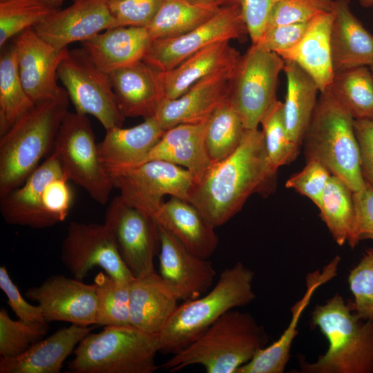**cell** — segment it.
Here are the masks:
<instances>
[{"label": "cell", "instance_id": "36", "mask_svg": "<svg viewBox=\"0 0 373 373\" xmlns=\"http://www.w3.org/2000/svg\"><path fill=\"white\" fill-rule=\"evenodd\" d=\"M317 207L334 241L339 246L347 242L354 222L351 189L341 179L332 175Z\"/></svg>", "mask_w": 373, "mask_h": 373}, {"label": "cell", "instance_id": "18", "mask_svg": "<svg viewBox=\"0 0 373 373\" xmlns=\"http://www.w3.org/2000/svg\"><path fill=\"white\" fill-rule=\"evenodd\" d=\"M115 27L107 3L103 0H77L57 10L33 27L37 35L57 50L86 41Z\"/></svg>", "mask_w": 373, "mask_h": 373}, {"label": "cell", "instance_id": "28", "mask_svg": "<svg viewBox=\"0 0 373 373\" xmlns=\"http://www.w3.org/2000/svg\"><path fill=\"white\" fill-rule=\"evenodd\" d=\"M330 44L334 73L373 61V35L352 12L350 0H334Z\"/></svg>", "mask_w": 373, "mask_h": 373}, {"label": "cell", "instance_id": "47", "mask_svg": "<svg viewBox=\"0 0 373 373\" xmlns=\"http://www.w3.org/2000/svg\"><path fill=\"white\" fill-rule=\"evenodd\" d=\"M309 22L285 24L271 28L264 32L255 44L258 47L279 56L293 48L304 36Z\"/></svg>", "mask_w": 373, "mask_h": 373}, {"label": "cell", "instance_id": "15", "mask_svg": "<svg viewBox=\"0 0 373 373\" xmlns=\"http://www.w3.org/2000/svg\"><path fill=\"white\" fill-rule=\"evenodd\" d=\"M26 296L38 303L48 323L62 321L84 326L96 325L97 301L94 283L53 275L39 285L29 288Z\"/></svg>", "mask_w": 373, "mask_h": 373}, {"label": "cell", "instance_id": "40", "mask_svg": "<svg viewBox=\"0 0 373 373\" xmlns=\"http://www.w3.org/2000/svg\"><path fill=\"white\" fill-rule=\"evenodd\" d=\"M40 0H6L0 1V46L12 37L33 28L54 12Z\"/></svg>", "mask_w": 373, "mask_h": 373}, {"label": "cell", "instance_id": "6", "mask_svg": "<svg viewBox=\"0 0 373 373\" xmlns=\"http://www.w3.org/2000/svg\"><path fill=\"white\" fill-rule=\"evenodd\" d=\"M320 93L303 140L306 159L320 162L353 192L357 191L365 181L361 169L354 118L328 88Z\"/></svg>", "mask_w": 373, "mask_h": 373}, {"label": "cell", "instance_id": "11", "mask_svg": "<svg viewBox=\"0 0 373 373\" xmlns=\"http://www.w3.org/2000/svg\"><path fill=\"white\" fill-rule=\"evenodd\" d=\"M61 260L73 278L78 280H83L95 267L102 268L122 283H130L135 278L105 222H70L61 244Z\"/></svg>", "mask_w": 373, "mask_h": 373}, {"label": "cell", "instance_id": "10", "mask_svg": "<svg viewBox=\"0 0 373 373\" xmlns=\"http://www.w3.org/2000/svg\"><path fill=\"white\" fill-rule=\"evenodd\" d=\"M285 60L255 44L241 56L233 80L229 99L246 129L258 128L264 115L276 101L280 73Z\"/></svg>", "mask_w": 373, "mask_h": 373}, {"label": "cell", "instance_id": "12", "mask_svg": "<svg viewBox=\"0 0 373 373\" xmlns=\"http://www.w3.org/2000/svg\"><path fill=\"white\" fill-rule=\"evenodd\" d=\"M111 177L119 195L153 218L164 196L188 200L195 183L187 169L158 160L146 161Z\"/></svg>", "mask_w": 373, "mask_h": 373}, {"label": "cell", "instance_id": "31", "mask_svg": "<svg viewBox=\"0 0 373 373\" xmlns=\"http://www.w3.org/2000/svg\"><path fill=\"white\" fill-rule=\"evenodd\" d=\"M241 55L230 41L213 44L192 55L174 68L162 71L164 99H175L200 79L236 66Z\"/></svg>", "mask_w": 373, "mask_h": 373}, {"label": "cell", "instance_id": "27", "mask_svg": "<svg viewBox=\"0 0 373 373\" xmlns=\"http://www.w3.org/2000/svg\"><path fill=\"white\" fill-rule=\"evenodd\" d=\"M92 329L71 324L57 330L17 357L1 358L0 373H58L66 358Z\"/></svg>", "mask_w": 373, "mask_h": 373}, {"label": "cell", "instance_id": "1", "mask_svg": "<svg viewBox=\"0 0 373 373\" xmlns=\"http://www.w3.org/2000/svg\"><path fill=\"white\" fill-rule=\"evenodd\" d=\"M276 172L269 162L262 131L246 129L238 148L195 182L188 200L218 227L239 212L252 194L269 192Z\"/></svg>", "mask_w": 373, "mask_h": 373}, {"label": "cell", "instance_id": "41", "mask_svg": "<svg viewBox=\"0 0 373 373\" xmlns=\"http://www.w3.org/2000/svg\"><path fill=\"white\" fill-rule=\"evenodd\" d=\"M48 330V323L13 320L5 308L0 309V355L14 358L25 352L42 339Z\"/></svg>", "mask_w": 373, "mask_h": 373}, {"label": "cell", "instance_id": "29", "mask_svg": "<svg viewBox=\"0 0 373 373\" xmlns=\"http://www.w3.org/2000/svg\"><path fill=\"white\" fill-rule=\"evenodd\" d=\"M206 126L207 121L165 130L145 162L158 160L178 165L189 171L196 182L213 164L205 146Z\"/></svg>", "mask_w": 373, "mask_h": 373}, {"label": "cell", "instance_id": "54", "mask_svg": "<svg viewBox=\"0 0 373 373\" xmlns=\"http://www.w3.org/2000/svg\"><path fill=\"white\" fill-rule=\"evenodd\" d=\"M358 3L364 8L373 6V0H357Z\"/></svg>", "mask_w": 373, "mask_h": 373}, {"label": "cell", "instance_id": "17", "mask_svg": "<svg viewBox=\"0 0 373 373\" xmlns=\"http://www.w3.org/2000/svg\"><path fill=\"white\" fill-rule=\"evenodd\" d=\"M13 43L17 49L21 82L35 104L57 99L66 93L57 83L58 67L66 48H54L41 39L33 28L16 36Z\"/></svg>", "mask_w": 373, "mask_h": 373}, {"label": "cell", "instance_id": "44", "mask_svg": "<svg viewBox=\"0 0 373 373\" xmlns=\"http://www.w3.org/2000/svg\"><path fill=\"white\" fill-rule=\"evenodd\" d=\"M164 0H110L107 2L115 27H146Z\"/></svg>", "mask_w": 373, "mask_h": 373}, {"label": "cell", "instance_id": "9", "mask_svg": "<svg viewBox=\"0 0 373 373\" xmlns=\"http://www.w3.org/2000/svg\"><path fill=\"white\" fill-rule=\"evenodd\" d=\"M57 76L75 112L93 116L105 130L122 126L124 117L117 106L109 74L95 65L83 48H66Z\"/></svg>", "mask_w": 373, "mask_h": 373}, {"label": "cell", "instance_id": "20", "mask_svg": "<svg viewBox=\"0 0 373 373\" xmlns=\"http://www.w3.org/2000/svg\"><path fill=\"white\" fill-rule=\"evenodd\" d=\"M65 174L52 153L39 164L24 182L0 198V211L6 223L33 229L56 224L43 204V193L54 178Z\"/></svg>", "mask_w": 373, "mask_h": 373}, {"label": "cell", "instance_id": "8", "mask_svg": "<svg viewBox=\"0 0 373 373\" xmlns=\"http://www.w3.org/2000/svg\"><path fill=\"white\" fill-rule=\"evenodd\" d=\"M52 153L70 181L83 188L96 202L105 205L114 188L101 162L98 144L87 115L68 111L57 132Z\"/></svg>", "mask_w": 373, "mask_h": 373}, {"label": "cell", "instance_id": "53", "mask_svg": "<svg viewBox=\"0 0 373 373\" xmlns=\"http://www.w3.org/2000/svg\"><path fill=\"white\" fill-rule=\"evenodd\" d=\"M222 6L241 4L242 0H220Z\"/></svg>", "mask_w": 373, "mask_h": 373}, {"label": "cell", "instance_id": "51", "mask_svg": "<svg viewBox=\"0 0 373 373\" xmlns=\"http://www.w3.org/2000/svg\"><path fill=\"white\" fill-rule=\"evenodd\" d=\"M354 131L359 146L363 177L373 186V119H354Z\"/></svg>", "mask_w": 373, "mask_h": 373}, {"label": "cell", "instance_id": "14", "mask_svg": "<svg viewBox=\"0 0 373 373\" xmlns=\"http://www.w3.org/2000/svg\"><path fill=\"white\" fill-rule=\"evenodd\" d=\"M104 222L111 229L119 253L135 278L155 272L154 258L160 244L157 224L151 216L119 195L108 204Z\"/></svg>", "mask_w": 373, "mask_h": 373}, {"label": "cell", "instance_id": "26", "mask_svg": "<svg viewBox=\"0 0 373 373\" xmlns=\"http://www.w3.org/2000/svg\"><path fill=\"white\" fill-rule=\"evenodd\" d=\"M153 219L198 257L208 259L217 248L216 227L189 200L171 197L163 202Z\"/></svg>", "mask_w": 373, "mask_h": 373}, {"label": "cell", "instance_id": "58", "mask_svg": "<svg viewBox=\"0 0 373 373\" xmlns=\"http://www.w3.org/2000/svg\"><path fill=\"white\" fill-rule=\"evenodd\" d=\"M6 1V0H0V1Z\"/></svg>", "mask_w": 373, "mask_h": 373}, {"label": "cell", "instance_id": "24", "mask_svg": "<svg viewBox=\"0 0 373 373\" xmlns=\"http://www.w3.org/2000/svg\"><path fill=\"white\" fill-rule=\"evenodd\" d=\"M131 325L158 334L180 300L178 292L156 272L135 278L130 283Z\"/></svg>", "mask_w": 373, "mask_h": 373}, {"label": "cell", "instance_id": "46", "mask_svg": "<svg viewBox=\"0 0 373 373\" xmlns=\"http://www.w3.org/2000/svg\"><path fill=\"white\" fill-rule=\"evenodd\" d=\"M354 222L347 243L354 248L360 241L373 240V186L365 182L358 191L353 192Z\"/></svg>", "mask_w": 373, "mask_h": 373}, {"label": "cell", "instance_id": "48", "mask_svg": "<svg viewBox=\"0 0 373 373\" xmlns=\"http://www.w3.org/2000/svg\"><path fill=\"white\" fill-rule=\"evenodd\" d=\"M65 174L52 179L43 193V204L47 213L56 224L67 218L73 200V193Z\"/></svg>", "mask_w": 373, "mask_h": 373}, {"label": "cell", "instance_id": "19", "mask_svg": "<svg viewBox=\"0 0 373 373\" xmlns=\"http://www.w3.org/2000/svg\"><path fill=\"white\" fill-rule=\"evenodd\" d=\"M160 276L175 288L180 300L197 298L213 285L211 261L191 253L172 233L157 224Z\"/></svg>", "mask_w": 373, "mask_h": 373}, {"label": "cell", "instance_id": "50", "mask_svg": "<svg viewBox=\"0 0 373 373\" xmlns=\"http://www.w3.org/2000/svg\"><path fill=\"white\" fill-rule=\"evenodd\" d=\"M280 0H242L245 21L252 44H255L264 33L269 12Z\"/></svg>", "mask_w": 373, "mask_h": 373}, {"label": "cell", "instance_id": "3", "mask_svg": "<svg viewBox=\"0 0 373 373\" xmlns=\"http://www.w3.org/2000/svg\"><path fill=\"white\" fill-rule=\"evenodd\" d=\"M267 343L263 327L251 314L231 309L161 367L175 372L198 365L207 373H236Z\"/></svg>", "mask_w": 373, "mask_h": 373}, {"label": "cell", "instance_id": "5", "mask_svg": "<svg viewBox=\"0 0 373 373\" xmlns=\"http://www.w3.org/2000/svg\"><path fill=\"white\" fill-rule=\"evenodd\" d=\"M69 97L41 102L0 135V198L21 186L54 145Z\"/></svg>", "mask_w": 373, "mask_h": 373}, {"label": "cell", "instance_id": "2", "mask_svg": "<svg viewBox=\"0 0 373 373\" xmlns=\"http://www.w3.org/2000/svg\"><path fill=\"white\" fill-rule=\"evenodd\" d=\"M311 315L329 345L314 362L299 358L300 372L373 373V318L358 317L338 293Z\"/></svg>", "mask_w": 373, "mask_h": 373}, {"label": "cell", "instance_id": "34", "mask_svg": "<svg viewBox=\"0 0 373 373\" xmlns=\"http://www.w3.org/2000/svg\"><path fill=\"white\" fill-rule=\"evenodd\" d=\"M1 48L3 49L0 56V135L35 105L19 76L15 44L12 42Z\"/></svg>", "mask_w": 373, "mask_h": 373}, {"label": "cell", "instance_id": "42", "mask_svg": "<svg viewBox=\"0 0 373 373\" xmlns=\"http://www.w3.org/2000/svg\"><path fill=\"white\" fill-rule=\"evenodd\" d=\"M353 296L351 310L362 319L373 318V248L365 250L347 278Z\"/></svg>", "mask_w": 373, "mask_h": 373}, {"label": "cell", "instance_id": "21", "mask_svg": "<svg viewBox=\"0 0 373 373\" xmlns=\"http://www.w3.org/2000/svg\"><path fill=\"white\" fill-rule=\"evenodd\" d=\"M162 71L140 61L109 73L123 117H153L164 99Z\"/></svg>", "mask_w": 373, "mask_h": 373}, {"label": "cell", "instance_id": "25", "mask_svg": "<svg viewBox=\"0 0 373 373\" xmlns=\"http://www.w3.org/2000/svg\"><path fill=\"white\" fill-rule=\"evenodd\" d=\"M152 41L146 27L118 26L104 30L82 44L95 65L109 74L143 61Z\"/></svg>", "mask_w": 373, "mask_h": 373}, {"label": "cell", "instance_id": "56", "mask_svg": "<svg viewBox=\"0 0 373 373\" xmlns=\"http://www.w3.org/2000/svg\"><path fill=\"white\" fill-rule=\"evenodd\" d=\"M369 68L372 72V76H373V61L372 62V64L369 66Z\"/></svg>", "mask_w": 373, "mask_h": 373}, {"label": "cell", "instance_id": "55", "mask_svg": "<svg viewBox=\"0 0 373 373\" xmlns=\"http://www.w3.org/2000/svg\"><path fill=\"white\" fill-rule=\"evenodd\" d=\"M194 1H205V2H219L221 3L220 0H194ZM222 5V3H221Z\"/></svg>", "mask_w": 373, "mask_h": 373}, {"label": "cell", "instance_id": "23", "mask_svg": "<svg viewBox=\"0 0 373 373\" xmlns=\"http://www.w3.org/2000/svg\"><path fill=\"white\" fill-rule=\"evenodd\" d=\"M341 258L336 256L322 270L306 276V290L302 298L291 308V318L281 336L274 343L260 350L251 361L236 373H283L290 357L292 343L297 335L298 324L315 291L337 276Z\"/></svg>", "mask_w": 373, "mask_h": 373}, {"label": "cell", "instance_id": "7", "mask_svg": "<svg viewBox=\"0 0 373 373\" xmlns=\"http://www.w3.org/2000/svg\"><path fill=\"white\" fill-rule=\"evenodd\" d=\"M158 352V334L131 325L106 326L81 341L68 368L74 373H153Z\"/></svg>", "mask_w": 373, "mask_h": 373}, {"label": "cell", "instance_id": "57", "mask_svg": "<svg viewBox=\"0 0 373 373\" xmlns=\"http://www.w3.org/2000/svg\"><path fill=\"white\" fill-rule=\"evenodd\" d=\"M77 1V0H73V1ZM103 1H106V2L107 3V2L109 1L110 0H103Z\"/></svg>", "mask_w": 373, "mask_h": 373}, {"label": "cell", "instance_id": "33", "mask_svg": "<svg viewBox=\"0 0 373 373\" xmlns=\"http://www.w3.org/2000/svg\"><path fill=\"white\" fill-rule=\"evenodd\" d=\"M222 6L219 2L164 0L146 28L153 40L175 37L204 23Z\"/></svg>", "mask_w": 373, "mask_h": 373}, {"label": "cell", "instance_id": "16", "mask_svg": "<svg viewBox=\"0 0 373 373\" xmlns=\"http://www.w3.org/2000/svg\"><path fill=\"white\" fill-rule=\"evenodd\" d=\"M238 64L200 79L175 99H164L154 115L161 127L207 121L229 99Z\"/></svg>", "mask_w": 373, "mask_h": 373}, {"label": "cell", "instance_id": "39", "mask_svg": "<svg viewBox=\"0 0 373 373\" xmlns=\"http://www.w3.org/2000/svg\"><path fill=\"white\" fill-rule=\"evenodd\" d=\"M262 132L269 162L277 171L279 167L294 160L299 147L289 139L285 126L283 102L276 99L261 119Z\"/></svg>", "mask_w": 373, "mask_h": 373}, {"label": "cell", "instance_id": "30", "mask_svg": "<svg viewBox=\"0 0 373 373\" xmlns=\"http://www.w3.org/2000/svg\"><path fill=\"white\" fill-rule=\"evenodd\" d=\"M334 17V8L313 19L301 40L280 55L303 69L314 80L320 93L329 87L334 75L330 44Z\"/></svg>", "mask_w": 373, "mask_h": 373}, {"label": "cell", "instance_id": "32", "mask_svg": "<svg viewBox=\"0 0 373 373\" xmlns=\"http://www.w3.org/2000/svg\"><path fill=\"white\" fill-rule=\"evenodd\" d=\"M287 93L283 102L289 139L300 148L311 122L320 92L314 80L298 64L285 60Z\"/></svg>", "mask_w": 373, "mask_h": 373}, {"label": "cell", "instance_id": "38", "mask_svg": "<svg viewBox=\"0 0 373 373\" xmlns=\"http://www.w3.org/2000/svg\"><path fill=\"white\" fill-rule=\"evenodd\" d=\"M97 291V325L124 326L131 325L130 283L118 281L106 272L95 278Z\"/></svg>", "mask_w": 373, "mask_h": 373}, {"label": "cell", "instance_id": "52", "mask_svg": "<svg viewBox=\"0 0 373 373\" xmlns=\"http://www.w3.org/2000/svg\"><path fill=\"white\" fill-rule=\"evenodd\" d=\"M43 3L55 10H59L64 0H40Z\"/></svg>", "mask_w": 373, "mask_h": 373}, {"label": "cell", "instance_id": "43", "mask_svg": "<svg viewBox=\"0 0 373 373\" xmlns=\"http://www.w3.org/2000/svg\"><path fill=\"white\" fill-rule=\"evenodd\" d=\"M334 8V0H280L269 12L265 30L281 25L309 22Z\"/></svg>", "mask_w": 373, "mask_h": 373}, {"label": "cell", "instance_id": "49", "mask_svg": "<svg viewBox=\"0 0 373 373\" xmlns=\"http://www.w3.org/2000/svg\"><path fill=\"white\" fill-rule=\"evenodd\" d=\"M0 288L6 295L8 305L18 319L28 323H48L40 306L27 302L12 280L5 266L0 267Z\"/></svg>", "mask_w": 373, "mask_h": 373}, {"label": "cell", "instance_id": "4", "mask_svg": "<svg viewBox=\"0 0 373 373\" xmlns=\"http://www.w3.org/2000/svg\"><path fill=\"white\" fill-rule=\"evenodd\" d=\"M254 277L253 270L238 262L222 271L208 293L178 305L158 334L160 352L178 353L226 312L251 303L256 298Z\"/></svg>", "mask_w": 373, "mask_h": 373}, {"label": "cell", "instance_id": "13", "mask_svg": "<svg viewBox=\"0 0 373 373\" xmlns=\"http://www.w3.org/2000/svg\"><path fill=\"white\" fill-rule=\"evenodd\" d=\"M247 34L241 4L223 6L207 21L182 35L153 40L143 61L166 71L213 44Z\"/></svg>", "mask_w": 373, "mask_h": 373}, {"label": "cell", "instance_id": "37", "mask_svg": "<svg viewBox=\"0 0 373 373\" xmlns=\"http://www.w3.org/2000/svg\"><path fill=\"white\" fill-rule=\"evenodd\" d=\"M246 128L231 102L222 104L207 121L205 146L212 163L233 153L240 144Z\"/></svg>", "mask_w": 373, "mask_h": 373}, {"label": "cell", "instance_id": "22", "mask_svg": "<svg viewBox=\"0 0 373 373\" xmlns=\"http://www.w3.org/2000/svg\"><path fill=\"white\" fill-rule=\"evenodd\" d=\"M164 130L154 116L131 128L106 130L98 144L102 164L111 176L144 163Z\"/></svg>", "mask_w": 373, "mask_h": 373}, {"label": "cell", "instance_id": "45", "mask_svg": "<svg viewBox=\"0 0 373 373\" xmlns=\"http://www.w3.org/2000/svg\"><path fill=\"white\" fill-rule=\"evenodd\" d=\"M331 175L320 162L309 160L300 171L287 180L285 186L307 197L317 207Z\"/></svg>", "mask_w": 373, "mask_h": 373}, {"label": "cell", "instance_id": "35", "mask_svg": "<svg viewBox=\"0 0 373 373\" xmlns=\"http://www.w3.org/2000/svg\"><path fill=\"white\" fill-rule=\"evenodd\" d=\"M327 88L354 119H373V76L369 66L335 72Z\"/></svg>", "mask_w": 373, "mask_h": 373}]
</instances>
